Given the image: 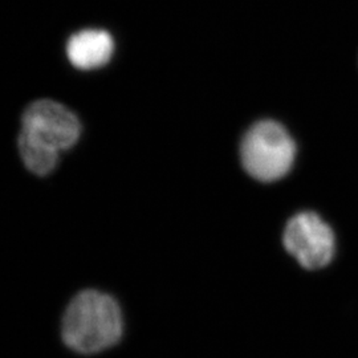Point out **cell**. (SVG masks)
Returning <instances> with one entry per match:
<instances>
[{
	"label": "cell",
	"instance_id": "2",
	"mask_svg": "<svg viewBox=\"0 0 358 358\" xmlns=\"http://www.w3.org/2000/svg\"><path fill=\"white\" fill-rule=\"evenodd\" d=\"M296 145L288 130L273 120L254 124L244 134L241 159L244 170L260 182H275L294 165Z\"/></svg>",
	"mask_w": 358,
	"mask_h": 358
},
{
	"label": "cell",
	"instance_id": "3",
	"mask_svg": "<svg viewBox=\"0 0 358 358\" xmlns=\"http://www.w3.org/2000/svg\"><path fill=\"white\" fill-rule=\"evenodd\" d=\"M282 244L289 255L306 269H320L332 262L336 241L332 229L312 211L291 217L282 234Z\"/></svg>",
	"mask_w": 358,
	"mask_h": 358
},
{
	"label": "cell",
	"instance_id": "6",
	"mask_svg": "<svg viewBox=\"0 0 358 358\" xmlns=\"http://www.w3.org/2000/svg\"><path fill=\"white\" fill-rule=\"evenodd\" d=\"M19 152L27 169L36 176H47L57 165V150L35 141L23 131L19 136Z\"/></svg>",
	"mask_w": 358,
	"mask_h": 358
},
{
	"label": "cell",
	"instance_id": "4",
	"mask_svg": "<svg viewBox=\"0 0 358 358\" xmlns=\"http://www.w3.org/2000/svg\"><path fill=\"white\" fill-rule=\"evenodd\" d=\"M22 131L57 152L76 143L81 124L77 115L66 106L52 100H38L31 103L23 115Z\"/></svg>",
	"mask_w": 358,
	"mask_h": 358
},
{
	"label": "cell",
	"instance_id": "5",
	"mask_svg": "<svg viewBox=\"0 0 358 358\" xmlns=\"http://www.w3.org/2000/svg\"><path fill=\"white\" fill-rule=\"evenodd\" d=\"M115 51V41L103 29H84L68 40L66 55L78 69H94L108 64Z\"/></svg>",
	"mask_w": 358,
	"mask_h": 358
},
{
	"label": "cell",
	"instance_id": "1",
	"mask_svg": "<svg viewBox=\"0 0 358 358\" xmlns=\"http://www.w3.org/2000/svg\"><path fill=\"white\" fill-rule=\"evenodd\" d=\"M59 329L62 344L69 352L90 357L105 353L122 341L125 316L112 294L90 288L69 300Z\"/></svg>",
	"mask_w": 358,
	"mask_h": 358
}]
</instances>
